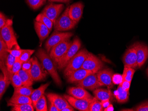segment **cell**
<instances>
[{
    "instance_id": "6da1fadb",
    "label": "cell",
    "mask_w": 148,
    "mask_h": 111,
    "mask_svg": "<svg viewBox=\"0 0 148 111\" xmlns=\"http://www.w3.org/2000/svg\"><path fill=\"white\" fill-rule=\"evenodd\" d=\"M36 54L41 62L42 66L51 75L56 84L58 86H61L62 81L57 72L55 64L49 53L43 49L40 48L38 50Z\"/></svg>"
},
{
    "instance_id": "7a4b0ae2",
    "label": "cell",
    "mask_w": 148,
    "mask_h": 111,
    "mask_svg": "<svg viewBox=\"0 0 148 111\" xmlns=\"http://www.w3.org/2000/svg\"><path fill=\"white\" fill-rule=\"evenodd\" d=\"M89 52L86 49L81 50L69 61L64 70L65 76L69 77L74 71L81 68Z\"/></svg>"
},
{
    "instance_id": "3957f363",
    "label": "cell",
    "mask_w": 148,
    "mask_h": 111,
    "mask_svg": "<svg viewBox=\"0 0 148 111\" xmlns=\"http://www.w3.org/2000/svg\"><path fill=\"white\" fill-rule=\"evenodd\" d=\"M12 20L8 19L5 25L0 29V36L4 39L10 50L13 47H20L12 27Z\"/></svg>"
},
{
    "instance_id": "277c9868",
    "label": "cell",
    "mask_w": 148,
    "mask_h": 111,
    "mask_svg": "<svg viewBox=\"0 0 148 111\" xmlns=\"http://www.w3.org/2000/svg\"><path fill=\"white\" fill-rule=\"evenodd\" d=\"M69 6L67 7L62 15L57 18L54 23V29L57 31H66L75 28L77 22L71 19L69 16Z\"/></svg>"
},
{
    "instance_id": "5b68a950",
    "label": "cell",
    "mask_w": 148,
    "mask_h": 111,
    "mask_svg": "<svg viewBox=\"0 0 148 111\" xmlns=\"http://www.w3.org/2000/svg\"><path fill=\"white\" fill-rule=\"evenodd\" d=\"M81 46V42L78 37H75L66 53L62 57L57 65V68L61 69L65 68L69 61L79 51Z\"/></svg>"
},
{
    "instance_id": "8992f818",
    "label": "cell",
    "mask_w": 148,
    "mask_h": 111,
    "mask_svg": "<svg viewBox=\"0 0 148 111\" xmlns=\"http://www.w3.org/2000/svg\"><path fill=\"white\" fill-rule=\"evenodd\" d=\"M72 42L68 39L56 45L51 49L49 54L55 65L57 66L60 60L66 53Z\"/></svg>"
},
{
    "instance_id": "52a82bcc",
    "label": "cell",
    "mask_w": 148,
    "mask_h": 111,
    "mask_svg": "<svg viewBox=\"0 0 148 111\" xmlns=\"http://www.w3.org/2000/svg\"><path fill=\"white\" fill-rule=\"evenodd\" d=\"M73 35L74 34L72 32L55 31L46 42L45 48L49 53L52 48L63 41L70 39Z\"/></svg>"
},
{
    "instance_id": "ba28073f",
    "label": "cell",
    "mask_w": 148,
    "mask_h": 111,
    "mask_svg": "<svg viewBox=\"0 0 148 111\" xmlns=\"http://www.w3.org/2000/svg\"><path fill=\"white\" fill-rule=\"evenodd\" d=\"M138 44V42L132 44L126 50L123 59L124 67L134 69L138 68L137 54Z\"/></svg>"
},
{
    "instance_id": "9c48e42d",
    "label": "cell",
    "mask_w": 148,
    "mask_h": 111,
    "mask_svg": "<svg viewBox=\"0 0 148 111\" xmlns=\"http://www.w3.org/2000/svg\"><path fill=\"white\" fill-rule=\"evenodd\" d=\"M103 67V63L98 57L89 52L81 68L97 74Z\"/></svg>"
},
{
    "instance_id": "30bf717a",
    "label": "cell",
    "mask_w": 148,
    "mask_h": 111,
    "mask_svg": "<svg viewBox=\"0 0 148 111\" xmlns=\"http://www.w3.org/2000/svg\"><path fill=\"white\" fill-rule=\"evenodd\" d=\"M32 66L30 72L33 81L35 82L44 80L47 75V72L45 70L42 65L40 63L36 57L31 59Z\"/></svg>"
},
{
    "instance_id": "8fae6325",
    "label": "cell",
    "mask_w": 148,
    "mask_h": 111,
    "mask_svg": "<svg viewBox=\"0 0 148 111\" xmlns=\"http://www.w3.org/2000/svg\"><path fill=\"white\" fill-rule=\"evenodd\" d=\"M64 97L71 106L81 111H89V107L92 98L88 99H77L70 95L65 94Z\"/></svg>"
},
{
    "instance_id": "7c38bea8",
    "label": "cell",
    "mask_w": 148,
    "mask_h": 111,
    "mask_svg": "<svg viewBox=\"0 0 148 111\" xmlns=\"http://www.w3.org/2000/svg\"><path fill=\"white\" fill-rule=\"evenodd\" d=\"M64 7V4L51 3L45 7L41 13L46 16L54 23L62 12Z\"/></svg>"
},
{
    "instance_id": "4fadbf2b",
    "label": "cell",
    "mask_w": 148,
    "mask_h": 111,
    "mask_svg": "<svg viewBox=\"0 0 148 111\" xmlns=\"http://www.w3.org/2000/svg\"><path fill=\"white\" fill-rule=\"evenodd\" d=\"M76 86L82 87L89 90H95L100 87L102 86L99 82L97 74L93 73L86 77L84 79L79 82L76 83Z\"/></svg>"
},
{
    "instance_id": "5bb4252c",
    "label": "cell",
    "mask_w": 148,
    "mask_h": 111,
    "mask_svg": "<svg viewBox=\"0 0 148 111\" xmlns=\"http://www.w3.org/2000/svg\"><path fill=\"white\" fill-rule=\"evenodd\" d=\"M113 72L112 69L109 68L105 69L99 70L97 73V77L102 86H106L109 89L113 87Z\"/></svg>"
},
{
    "instance_id": "9a60e30c",
    "label": "cell",
    "mask_w": 148,
    "mask_h": 111,
    "mask_svg": "<svg viewBox=\"0 0 148 111\" xmlns=\"http://www.w3.org/2000/svg\"><path fill=\"white\" fill-rule=\"evenodd\" d=\"M84 5L81 2H76L70 6L69 15L71 19L78 23L82 17Z\"/></svg>"
},
{
    "instance_id": "2e32d148",
    "label": "cell",
    "mask_w": 148,
    "mask_h": 111,
    "mask_svg": "<svg viewBox=\"0 0 148 111\" xmlns=\"http://www.w3.org/2000/svg\"><path fill=\"white\" fill-rule=\"evenodd\" d=\"M47 97L50 102L52 103L55 105L60 111L71 106L64 97H62L58 94L49 93L47 94Z\"/></svg>"
},
{
    "instance_id": "e0dca14e",
    "label": "cell",
    "mask_w": 148,
    "mask_h": 111,
    "mask_svg": "<svg viewBox=\"0 0 148 111\" xmlns=\"http://www.w3.org/2000/svg\"><path fill=\"white\" fill-rule=\"evenodd\" d=\"M138 68L142 67L148 58V46L145 44L138 42L137 48Z\"/></svg>"
},
{
    "instance_id": "ac0fdd59",
    "label": "cell",
    "mask_w": 148,
    "mask_h": 111,
    "mask_svg": "<svg viewBox=\"0 0 148 111\" xmlns=\"http://www.w3.org/2000/svg\"><path fill=\"white\" fill-rule=\"evenodd\" d=\"M69 95L77 99H88L93 97L84 88L82 87H72L68 89Z\"/></svg>"
},
{
    "instance_id": "d6986e66",
    "label": "cell",
    "mask_w": 148,
    "mask_h": 111,
    "mask_svg": "<svg viewBox=\"0 0 148 111\" xmlns=\"http://www.w3.org/2000/svg\"><path fill=\"white\" fill-rule=\"evenodd\" d=\"M93 73H94L89 70L80 68L78 70L74 71L69 77H67V81L70 83H76L84 79L86 77L90 74Z\"/></svg>"
},
{
    "instance_id": "ffe728a7",
    "label": "cell",
    "mask_w": 148,
    "mask_h": 111,
    "mask_svg": "<svg viewBox=\"0 0 148 111\" xmlns=\"http://www.w3.org/2000/svg\"><path fill=\"white\" fill-rule=\"evenodd\" d=\"M34 28L40 42L46 39L51 31L46 26L36 20L34 22Z\"/></svg>"
},
{
    "instance_id": "44dd1931",
    "label": "cell",
    "mask_w": 148,
    "mask_h": 111,
    "mask_svg": "<svg viewBox=\"0 0 148 111\" xmlns=\"http://www.w3.org/2000/svg\"><path fill=\"white\" fill-rule=\"evenodd\" d=\"M32 104V101L30 97L13 94L8 102V106H10L16 104Z\"/></svg>"
},
{
    "instance_id": "7402d4cb",
    "label": "cell",
    "mask_w": 148,
    "mask_h": 111,
    "mask_svg": "<svg viewBox=\"0 0 148 111\" xmlns=\"http://www.w3.org/2000/svg\"><path fill=\"white\" fill-rule=\"evenodd\" d=\"M50 83H47L45 84H41L40 87L36 89H34L31 95L30 98L32 101V104L34 108H35L36 104L37 101L44 95L46 89L48 88L50 84Z\"/></svg>"
},
{
    "instance_id": "603a6c76",
    "label": "cell",
    "mask_w": 148,
    "mask_h": 111,
    "mask_svg": "<svg viewBox=\"0 0 148 111\" xmlns=\"http://www.w3.org/2000/svg\"><path fill=\"white\" fill-rule=\"evenodd\" d=\"M117 102L119 103L127 102L129 98V91L124 90L122 87L119 85L117 90L114 93Z\"/></svg>"
},
{
    "instance_id": "cb8c5ba5",
    "label": "cell",
    "mask_w": 148,
    "mask_h": 111,
    "mask_svg": "<svg viewBox=\"0 0 148 111\" xmlns=\"http://www.w3.org/2000/svg\"><path fill=\"white\" fill-rule=\"evenodd\" d=\"M94 94L95 97L100 101L110 100L112 97V93L109 89L98 88L94 90Z\"/></svg>"
},
{
    "instance_id": "d4e9b609",
    "label": "cell",
    "mask_w": 148,
    "mask_h": 111,
    "mask_svg": "<svg viewBox=\"0 0 148 111\" xmlns=\"http://www.w3.org/2000/svg\"><path fill=\"white\" fill-rule=\"evenodd\" d=\"M23 86H31L33 84V81L31 74L30 71H25L21 69L18 73Z\"/></svg>"
},
{
    "instance_id": "484cf974",
    "label": "cell",
    "mask_w": 148,
    "mask_h": 111,
    "mask_svg": "<svg viewBox=\"0 0 148 111\" xmlns=\"http://www.w3.org/2000/svg\"><path fill=\"white\" fill-rule=\"evenodd\" d=\"M8 46L5 41L0 36V60L1 64L5 65L7 58L9 53L8 52Z\"/></svg>"
},
{
    "instance_id": "4316f807",
    "label": "cell",
    "mask_w": 148,
    "mask_h": 111,
    "mask_svg": "<svg viewBox=\"0 0 148 111\" xmlns=\"http://www.w3.org/2000/svg\"><path fill=\"white\" fill-rule=\"evenodd\" d=\"M34 89L32 87L23 86L20 87L14 88L13 95H22V96L30 97Z\"/></svg>"
},
{
    "instance_id": "83f0119b",
    "label": "cell",
    "mask_w": 148,
    "mask_h": 111,
    "mask_svg": "<svg viewBox=\"0 0 148 111\" xmlns=\"http://www.w3.org/2000/svg\"><path fill=\"white\" fill-rule=\"evenodd\" d=\"M35 20L46 26L51 31L52 30V27L54 25V23L49 18H48L46 16L42 13L39 14L37 16Z\"/></svg>"
},
{
    "instance_id": "f1b7e54d",
    "label": "cell",
    "mask_w": 148,
    "mask_h": 111,
    "mask_svg": "<svg viewBox=\"0 0 148 111\" xmlns=\"http://www.w3.org/2000/svg\"><path fill=\"white\" fill-rule=\"evenodd\" d=\"M135 71L134 69L124 67L123 72L122 75V81L125 80L131 82Z\"/></svg>"
},
{
    "instance_id": "f546056e",
    "label": "cell",
    "mask_w": 148,
    "mask_h": 111,
    "mask_svg": "<svg viewBox=\"0 0 148 111\" xmlns=\"http://www.w3.org/2000/svg\"><path fill=\"white\" fill-rule=\"evenodd\" d=\"M34 108L32 104H16L12 106V111H34Z\"/></svg>"
},
{
    "instance_id": "4dcf8cb0",
    "label": "cell",
    "mask_w": 148,
    "mask_h": 111,
    "mask_svg": "<svg viewBox=\"0 0 148 111\" xmlns=\"http://www.w3.org/2000/svg\"><path fill=\"white\" fill-rule=\"evenodd\" d=\"M104 109L101 102L95 97H93L90 105L89 111H103Z\"/></svg>"
},
{
    "instance_id": "1f68e13d",
    "label": "cell",
    "mask_w": 148,
    "mask_h": 111,
    "mask_svg": "<svg viewBox=\"0 0 148 111\" xmlns=\"http://www.w3.org/2000/svg\"><path fill=\"white\" fill-rule=\"evenodd\" d=\"M35 108L36 111H48L46 99L45 95H43L42 97L37 101L36 104Z\"/></svg>"
},
{
    "instance_id": "d6a6232c",
    "label": "cell",
    "mask_w": 148,
    "mask_h": 111,
    "mask_svg": "<svg viewBox=\"0 0 148 111\" xmlns=\"http://www.w3.org/2000/svg\"><path fill=\"white\" fill-rule=\"evenodd\" d=\"M11 83L14 88L23 86V83L18 73L14 74L11 78Z\"/></svg>"
},
{
    "instance_id": "836d02e7",
    "label": "cell",
    "mask_w": 148,
    "mask_h": 111,
    "mask_svg": "<svg viewBox=\"0 0 148 111\" xmlns=\"http://www.w3.org/2000/svg\"><path fill=\"white\" fill-rule=\"evenodd\" d=\"M30 7L33 10H36L43 5L46 2L45 0H26Z\"/></svg>"
},
{
    "instance_id": "e575fe53",
    "label": "cell",
    "mask_w": 148,
    "mask_h": 111,
    "mask_svg": "<svg viewBox=\"0 0 148 111\" xmlns=\"http://www.w3.org/2000/svg\"><path fill=\"white\" fill-rule=\"evenodd\" d=\"M16 59V58L10 53L8 54V57L7 58L6 61L5 63L6 67L8 71L11 74H12V67H13V64L15 62Z\"/></svg>"
},
{
    "instance_id": "d590c367",
    "label": "cell",
    "mask_w": 148,
    "mask_h": 111,
    "mask_svg": "<svg viewBox=\"0 0 148 111\" xmlns=\"http://www.w3.org/2000/svg\"><path fill=\"white\" fill-rule=\"evenodd\" d=\"M34 52V50H24L21 56L19 59L23 63L28 61L29 60L31 56Z\"/></svg>"
},
{
    "instance_id": "8d00e7d4",
    "label": "cell",
    "mask_w": 148,
    "mask_h": 111,
    "mask_svg": "<svg viewBox=\"0 0 148 111\" xmlns=\"http://www.w3.org/2000/svg\"><path fill=\"white\" fill-rule=\"evenodd\" d=\"M23 63L22 61H21L19 58H16V60L13 64L12 70V74H14L18 73L19 71L22 69Z\"/></svg>"
},
{
    "instance_id": "74e56055",
    "label": "cell",
    "mask_w": 148,
    "mask_h": 111,
    "mask_svg": "<svg viewBox=\"0 0 148 111\" xmlns=\"http://www.w3.org/2000/svg\"><path fill=\"white\" fill-rule=\"evenodd\" d=\"M24 50L21 49V48L18 47H14L13 49H8V51L9 53L14 56L16 58H20Z\"/></svg>"
},
{
    "instance_id": "f35d334b",
    "label": "cell",
    "mask_w": 148,
    "mask_h": 111,
    "mask_svg": "<svg viewBox=\"0 0 148 111\" xmlns=\"http://www.w3.org/2000/svg\"><path fill=\"white\" fill-rule=\"evenodd\" d=\"M133 109V111H148V101L142 103Z\"/></svg>"
},
{
    "instance_id": "ab89813d",
    "label": "cell",
    "mask_w": 148,
    "mask_h": 111,
    "mask_svg": "<svg viewBox=\"0 0 148 111\" xmlns=\"http://www.w3.org/2000/svg\"><path fill=\"white\" fill-rule=\"evenodd\" d=\"M32 63L31 59H30L28 61L24 62L22 64V69L25 71H30L32 67Z\"/></svg>"
},
{
    "instance_id": "60d3db41",
    "label": "cell",
    "mask_w": 148,
    "mask_h": 111,
    "mask_svg": "<svg viewBox=\"0 0 148 111\" xmlns=\"http://www.w3.org/2000/svg\"><path fill=\"white\" fill-rule=\"evenodd\" d=\"M7 20L8 19H7L5 16L1 12H0V29H2L5 25Z\"/></svg>"
},
{
    "instance_id": "b9f144b4",
    "label": "cell",
    "mask_w": 148,
    "mask_h": 111,
    "mask_svg": "<svg viewBox=\"0 0 148 111\" xmlns=\"http://www.w3.org/2000/svg\"><path fill=\"white\" fill-rule=\"evenodd\" d=\"M122 75L119 74H114L112 77V81L114 84H119L122 82Z\"/></svg>"
},
{
    "instance_id": "7bdbcfd3",
    "label": "cell",
    "mask_w": 148,
    "mask_h": 111,
    "mask_svg": "<svg viewBox=\"0 0 148 111\" xmlns=\"http://www.w3.org/2000/svg\"><path fill=\"white\" fill-rule=\"evenodd\" d=\"M130 84H131V82L123 80V81H122V82L119 84V85L122 87V88L124 90H125V91H129Z\"/></svg>"
},
{
    "instance_id": "ee69618b",
    "label": "cell",
    "mask_w": 148,
    "mask_h": 111,
    "mask_svg": "<svg viewBox=\"0 0 148 111\" xmlns=\"http://www.w3.org/2000/svg\"><path fill=\"white\" fill-rule=\"evenodd\" d=\"M48 111H60V110L56 107V106L53 104L52 103L50 102L49 107Z\"/></svg>"
},
{
    "instance_id": "f6af8a7d",
    "label": "cell",
    "mask_w": 148,
    "mask_h": 111,
    "mask_svg": "<svg viewBox=\"0 0 148 111\" xmlns=\"http://www.w3.org/2000/svg\"><path fill=\"white\" fill-rule=\"evenodd\" d=\"M102 106L104 108H106V107L108 106L110 104V100H107L105 101H101Z\"/></svg>"
},
{
    "instance_id": "bcb514c9",
    "label": "cell",
    "mask_w": 148,
    "mask_h": 111,
    "mask_svg": "<svg viewBox=\"0 0 148 111\" xmlns=\"http://www.w3.org/2000/svg\"><path fill=\"white\" fill-rule=\"evenodd\" d=\"M114 110V107H113V105L111 104H110L108 106L104 109V111H113Z\"/></svg>"
},
{
    "instance_id": "7dc6e473",
    "label": "cell",
    "mask_w": 148,
    "mask_h": 111,
    "mask_svg": "<svg viewBox=\"0 0 148 111\" xmlns=\"http://www.w3.org/2000/svg\"><path fill=\"white\" fill-rule=\"evenodd\" d=\"M74 108L72 107V106H69L65 108H64L62 109L61 111H74Z\"/></svg>"
},
{
    "instance_id": "c3c4849f",
    "label": "cell",
    "mask_w": 148,
    "mask_h": 111,
    "mask_svg": "<svg viewBox=\"0 0 148 111\" xmlns=\"http://www.w3.org/2000/svg\"><path fill=\"white\" fill-rule=\"evenodd\" d=\"M71 0H58V2L62 3H69Z\"/></svg>"
},
{
    "instance_id": "681fc988",
    "label": "cell",
    "mask_w": 148,
    "mask_h": 111,
    "mask_svg": "<svg viewBox=\"0 0 148 111\" xmlns=\"http://www.w3.org/2000/svg\"><path fill=\"white\" fill-rule=\"evenodd\" d=\"M48 1L50 2H58V0H48Z\"/></svg>"
},
{
    "instance_id": "f907efd6",
    "label": "cell",
    "mask_w": 148,
    "mask_h": 111,
    "mask_svg": "<svg viewBox=\"0 0 148 111\" xmlns=\"http://www.w3.org/2000/svg\"><path fill=\"white\" fill-rule=\"evenodd\" d=\"M146 73H147V75H148V68L147 69H146Z\"/></svg>"
},
{
    "instance_id": "816d5d0a",
    "label": "cell",
    "mask_w": 148,
    "mask_h": 111,
    "mask_svg": "<svg viewBox=\"0 0 148 111\" xmlns=\"http://www.w3.org/2000/svg\"><path fill=\"white\" fill-rule=\"evenodd\" d=\"M45 1H46L47 0H45Z\"/></svg>"
}]
</instances>
